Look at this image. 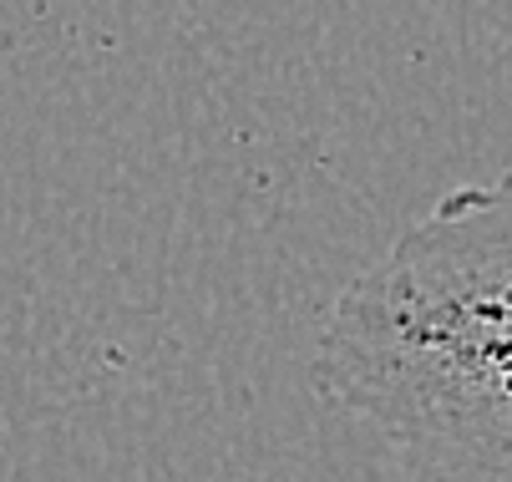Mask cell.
<instances>
[{
	"instance_id": "6da1fadb",
	"label": "cell",
	"mask_w": 512,
	"mask_h": 482,
	"mask_svg": "<svg viewBox=\"0 0 512 482\" xmlns=\"http://www.w3.org/2000/svg\"><path fill=\"white\" fill-rule=\"evenodd\" d=\"M315 391L406 447L512 452V198L457 188L335 300Z\"/></svg>"
}]
</instances>
